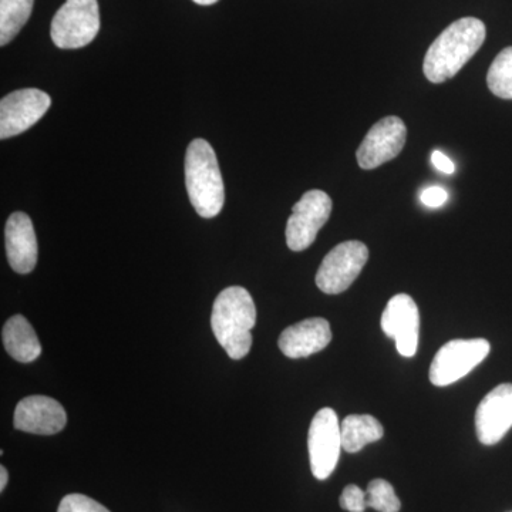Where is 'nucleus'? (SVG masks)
I'll return each mask as SVG.
<instances>
[{"instance_id":"nucleus-8","label":"nucleus","mask_w":512,"mask_h":512,"mask_svg":"<svg viewBox=\"0 0 512 512\" xmlns=\"http://www.w3.org/2000/svg\"><path fill=\"white\" fill-rule=\"evenodd\" d=\"M308 448L313 476L326 480L338 466L343 448L342 431L335 410L325 407L315 414L309 427Z\"/></svg>"},{"instance_id":"nucleus-3","label":"nucleus","mask_w":512,"mask_h":512,"mask_svg":"<svg viewBox=\"0 0 512 512\" xmlns=\"http://www.w3.org/2000/svg\"><path fill=\"white\" fill-rule=\"evenodd\" d=\"M185 185L194 210L215 218L224 208L225 188L217 154L207 140L195 138L185 156Z\"/></svg>"},{"instance_id":"nucleus-17","label":"nucleus","mask_w":512,"mask_h":512,"mask_svg":"<svg viewBox=\"0 0 512 512\" xmlns=\"http://www.w3.org/2000/svg\"><path fill=\"white\" fill-rule=\"evenodd\" d=\"M342 447L348 453H359L367 444L383 439L384 429L376 417L369 414H352L340 423Z\"/></svg>"},{"instance_id":"nucleus-26","label":"nucleus","mask_w":512,"mask_h":512,"mask_svg":"<svg viewBox=\"0 0 512 512\" xmlns=\"http://www.w3.org/2000/svg\"><path fill=\"white\" fill-rule=\"evenodd\" d=\"M192 2H195L197 5L201 6H211L214 5V3H217L218 0H192Z\"/></svg>"},{"instance_id":"nucleus-10","label":"nucleus","mask_w":512,"mask_h":512,"mask_svg":"<svg viewBox=\"0 0 512 512\" xmlns=\"http://www.w3.org/2000/svg\"><path fill=\"white\" fill-rule=\"evenodd\" d=\"M407 128L396 116L384 117L370 128L365 140L357 148V164L363 170H375L402 153L406 144Z\"/></svg>"},{"instance_id":"nucleus-19","label":"nucleus","mask_w":512,"mask_h":512,"mask_svg":"<svg viewBox=\"0 0 512 512\" xmlns=\"http://www.w3.org/2000/svg\"><path fill=\"white\" fill-rule=\"evenodd\" d=\"M488 89L495 96L512 100V46L495 57L487 74Z\"/></svg>"},{"instance_id":"nucleus-18","label":"nucleus","mask_w":512,"mask_h":512,"mask_svg":"<svg viewBox=\"0 0 512 512\" xmlns=\"http://www.w3.org/2000/svg\"><path fill=\"white\" fill-rule=\"evenodd\" d=\"M35 0H0V45L6 46L19 35L32 15Z\"/></svg>"},{"instance_id":"nucleus-21","label":"nucleus","mask_w":512,"mask_h":512,"mask_svg":"<svg viewBox=\"0 0 512 512\" xmlns=\"http://www.w3.org/2000/svg\"><path fill=\"white\" fill-rule=\"evenodd\" d=\"M57 512H110L93 498L83 494H69L63 498Z\"/></svg>"},{"instance_id":"nucleus-13","label":"nucleus","mask_w":512,"mask_h":512,"mask_svg":"<svg viewBox=\"0 0 512 512\" xmlns=\"http://www.w3.org/2000/svg\"><path fill=\"white\" fill-rule=\"evenodd\" d=\"M67 414L52 397L29 396L20 400L15 410V429L39 436H53L66 427Z\"/></svg>"},{"instance_id":"nucleus-4","label":"nucleus","mask_w":512,"mask_h":512,"mask_svg":"<svg viewBox=\"0 0 512 512\" xmlns=\"http://www.w3.org/2000/svg\"><path fill=\"white\" fill-rule=\"evenodd\" d=\"M100 30L97 0H66L50 26V37L59 49H82L96 39Z\"/></svg>"},{"instance_id":"nucleus-12","label":"nucleus","mask_w":512,"mask_h":512,"mask_svg":"<svg viewBox=\"0 0 512 512\" xmlns=\"http://www.w3.org/2000/svg\"><path fill=\"white\" fill-rule=\"evenodd\" d=\"M512 427V384L504 383L491 390L478 404L476 431L484 446H494Z\"/></svg>"},{"instance_id":"nucleus-2","label":"nucleus","mask_w":512,"mask_h":512,"mask_svg":"<svg viewBox=\"0 0 512 512\" xmlns=\"http://www.w3.org/2000/svg\"><path fill=\"white\" fill-rule=\"evenodd\" d=\"M255 323L256 306L247 289L229 286L215 299L211 315L212 332L231 359H244L248 355Z\"/></svg>"},{"instance_id":"nucleus-11","label":"nucleus","mask_w":512,"mask_h":512,"mask_svg":"<svg viewBox=\"0 0 512 512\" xmlns=\"http://www.w3.org/2000/svg\"><path fill=\"white\" fill-rule=\"evenodd\" d=\"M380 323L384 335L396 342L400 355H416L419 348L420 312L412 296L407 293L394 295L387 303Z\"/></svg>"},{"instance_id":"nucleus-25","label":"nucleus","mask_w":512,"mask_h":512,"mask_svg":"<svg viewBox=\"0 0 512 512\" xmlns=\"http://www.w3.org/2000/svg\"><path fill=\"white\" fill-rule=\"evenodd\" d=\"M8 471L5 467H0V491L5 490L6 484H8Z\"/></svg>"},{"instance_id":"nucleus-5","label":"nucleus","mask_w":512,"mask_h":512,"mask_svg":"<svg viewBox=\"0 0 512 512\" xmlns=\"http://www.w3.org/2000/svg\"><path fill=\"white\" fill-rule=\"evenodd\" d=\"M490 350V343L485 339L450 340L434 356L430 382L437 387L458 382L476 369Z\"/></svg>"},{"instance_id":"nucleus-9","label":"nucleus","mask_w":512,"mask_h":512,"mask_svg":"<svg viewBox=\"0 0 512 512\" xmlns=\"http://www.w3.org/2000/svg\"><path fill=\"white\" fill-rule=\"evenodd\" d=\"M52 106L49 94L39 89H22L0 101V138L19 136L35 126Z\"/></svg>"},{"instance_id":"nucleus-7","label":"nucleus","mask_w":512,"mask_h":512,"mask_svg":"<svg viewBox=\"0 0 512 512\" xmlns=\"http://www.w3.org/2000/svg\"><path fill=\"white\" fill-rule=\"evenodd\" d=\"M332 198L325 191L305 192L293 207L286 224V244L295 252L305 251L316 241L332 214Z\"/></svg>"},{"instance_id":"nucleus-1","label":"nucleus","mask_w":512,"mask_h":512,"mask_svg":"<svg viewBox=\"0 0 512 512\" xmlns=\"http://www.w3.org/2000/svg\"><path fill=\"white\" fill-rule=\"evenodd\" d=\"M485 36L487 29L480 19L463 18L451 23L427 50L424 76L436 84L453 79L483 46Z\"/></svg>"},{"instance_id":"nucleus-6","label":"nucleus","mask_w":512,"mask_h":512,"mask_svg":"<svg viewBox=\"0 0 512 512\" xmlns=\"http://www.w3.org/2000/svg\"><path fill=\"white\" fill-rule=\"evenodd\" d=\"M369 259V249L360 241H346L323 258L316 285L328 295L345 292L356 281Z\"/></svg>"},{"instance_id":"nucleus-16","label":"nucleus","mask_w":512,"mask_h":512,"mask_svg":"<svg viewBox=\"0 0 512 512\" xmlns=\"http://www.w3.org/2000/svg\"><path fill=\"white\" fill-rule=\"evenodd\" d=\"M2 339L6 352L20 363L35 362L42 353L35 329L25 316H12L3 326Z\"/></svg>"},{"instance_id":"nucleus-23","label":"nucleus","mask_w":512,"mask_h":512,"mask_svg":"<svg viewBox=\"0 0 512 512\" xmlns=\"http://www.w3.org/2000/svg\"><path fill=\"white\" fill-rule=\"evenodd\" d=\"M420 200L424 205H426V207L440 208L446 204L448 200V194L443 187H437V185H433V187H429L426 188V190L421 191Z\"/></svg>"},{"instance_id":"nucleus-22","label":"nucleus","mask_w":512,"mask_h":512,"mask_svg":"<svg viewBox=\"0 0 512 512\" xmlns=\"http://www.w3.org/2000/svg\"><path fill=\"white\" fill-rule=\"evenodd\" d=\"M340 507L349 512H365L366 491L360 490L355 484L348 485L340 495Z\"/></svg>"},{"instance_id":"nucleus-15","label":"nucleus","mask_w":512,"mask_h":512,"mask_svg":"<svg viewBox=\"0 0 512 512\" xmlns=\"http://www.w3.org/2000/svg\"><path fill=\"white\" fill-rule=\"evenodd\" d=\"M332 340V330L328 320L311 318L289 326L279 338V349L286 357L301 359L328 348Z\"/></svg>"},{"instance_id":"nucleus-20","label":"nucleus","mask_w":512,"mask_h":512,"mask_svg":"<svg viewBox=\"0 0 512 512\" xmlns=\"http://www.w3.org/2000/svg\"><path fill=\"white\" fill-rule=\"evenodd\" d=\"M366 503L367 507L379 512H399L402 508L393 485L382 478H376L367 485Z\"/></svg>"},{"instance_id":"nucleus-24","label":"nucleus","mask_w":512,"mask_h":512,"mask_svg":"<svg viewBox=\"0 0 512 512\" xmlns=\"http://www.w3.org/2000/svg\"><path fill=\"white\" fill-rule=\"evenodd\" d=\"M431 163L437 170L444 174H453L456 171V165L440 150H434L431 153Z\"/></svg>"},{"instance_id":"nucleus-14","label":"nucleus","mask_w":512,"mask_h":512,"mask_svg":"<svg viewBox=\"0 0 512 512\" xmlns=\"http://www.w3.org/2000/svg\"><path fill=\"white\" fill-rule=\"evenodd\" d=\"M9 265L18 274H30L37 264V238L33 222L25 212H13L5 228Z\"/></svg>"}]
</instances>
